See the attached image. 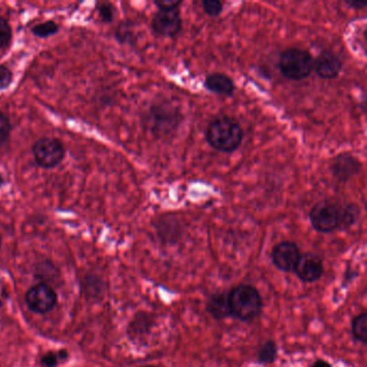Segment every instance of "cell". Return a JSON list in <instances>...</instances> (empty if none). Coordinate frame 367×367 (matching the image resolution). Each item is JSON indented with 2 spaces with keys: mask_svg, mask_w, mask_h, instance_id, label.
<instances>
[{
  "mask_svg": "<svg viewBox=\"0 0 367 367\" xmlns=\"http://www.w3.org/2000/svg\"><path fill=\"white\" fill-rule=\"evenodd\" d=\"M206 139L210 147L224 153L236 151L244 140V130L230 117H220L209 123Z\"/></svg>",
  "mask_w": 367,
  "mask_h": 367,
  "instance_id": "1",
  "label": "cell"
},
{
  "mask_svg": "<svg viewBox=\"0 0 367 367\" xmlns=\"http://www.w3.org/2000/svg\"><path fill=\"white\" fill-rule=\"evenodd\" d=\"M230 316L241 321H252L262 311V297L255 286L240 284L228 294Z\"/></svg>",
  "mask_w": 367,
  "mask_h": 367,
  "instance_id": "2",
  "label": "cell"
},
{
  "mask_svg": "<svg viewBox=\"0 0 367 367\" xmlns=\"http://www.w3.org/2000/svg\"><path fill=\"white\" fill-rule=\"evenodd\" d=\"M278 67L286 79L301 81L308 78L313 72V57L307 50L290 48L280 54Z\"/></svg>",
  "mask_w": 367,
  "mask_h": 367,
  "instance_id": "3",
  "label": "cell"
},
{
  "mask_svg": "<svg viewBox=\"0 0 367 367\" xmlns=\"http://www.w3.org/2000/svg\"><path fill=\"white\" fill-rule=\"evenodd\" d=\"M181 122L178 109L168 103L152 106L148 113L147 123L155 135H168Z\"/></svg>",
  "mask_w": 367,
  "mask_h": 367,
  "instance_id": "4",
  "label": "cell"
},
{
  "mask_svg": "<svg viewBox=\"0 0 367 367\" xmlns=\"http://www.w3.org/2000/svg\"><path fill=\"white\" fill-rule=\"evenodd\" d=\"M65 152L64 145L57 138H40L32 147L36 162L47 169L59 166L64 159Z\"/></svg>",
  "mask_w": 367,
  "mask_h": 367,
  "instance_id": "5",
  "label": "cell"
},
{
  "mask_svg": "<svg viewBox=\"0 0 367 367\" xmlns=\"http://www.w3.org/2000/svg\"><path fill=\"white\" fill-rule=\"evenodd\" d=\"M313 228L320 232H330L339 228V205L322 201L316 204L309 213Z\"/></svg>",
  "mask_w": 367,
  "mask_h": 367,
  "instance_id": "6",
  "label": "cell"
},
{
  "mask_svg": "<svg viewBox=\"0 0 367 367\" xmlns=\"http://www.w3.org/2000/svg\"><path fill=\"white\" fill-rule=\"evenodd\" d=\"M151 28L157 37H176L182 30L181 9L157 10L152 19Z\"/></svg>",
  "mask_w": 367,
  "mask_h": 367,
  "instance_id": "7",
  "label": "cell"
},
{
  "mask_svg": "<svg viewBox=\"0 0 367 367\" xmlns=\"http://www.w3.org/2000/svg\"><path fill=\"white\" fill-rule=\"evenodd\" d=\"M25 301L34 313H47L57 305V292L49 284H36L28 290L25 295Z\"/></svg>",
  "mask_w": 367,
  "mask_h": 367,
  "instance_id": "8",
  "label": "cell"
},
{
  "mask_svg": "<svg viewBox=\"0 0 367 367\" xmlns=\"http://www.w3.org/2000/svg\"><path fill=\"white\" fill-rule=\"evenodd\" d=\"M301 252L297 244L292 241H281L275 246L272 252V263L278 270L289 272L294 270L299 262Z\"/></svg>",
  "mask_w": 367,
  "mask_h": 367,
  "instance_id": "9",
  "label": "cell"
},
{
  "mask_svg": "<svg viewBox=\"0 0 367 367\" xmlns=\"http://www.w3.org/2000/svg\"><path fill=\"white\" fill-rule=\"evenodd\" d=\"M362 164L357 157L350 153H341L330 161V169L332 175L339 182H347L353 177L360 174Z\"/></svg>",
  "mask_w": 367,
  "mask_h": 367,
  "instance_id": "10",
  "label": "cell"
},
{
  "mask_svg": "<svg viewBox=\"0 0 367 367\" xmlns=\"http://www.w3.org/2000/svg\"><path fill=\"white\" fill-rule=\"evenodd\" d=\"M343 69V61L333 52L324 51L313 59V70L320 78L332 80L337 78Z\"/></svg>",
  "mask_w": 367,
  "mask_h": 367,
  "instance_id": "11",
  "label": "cell"
},
{
  "mask_svg": "<svg viewBox=\"0 0 367 367\" xmlns=\"http://www.w3.org/2000/svg\"><path fill=\"white\" fill-rule=\"evenodd\" d=\"M297 276L305 282H313L320 279L324 275V264L320 257L313 253L301 255L297 266L294 268Z\"/></svg>",
  "mask_w": 367,
  "mask_h": 367,
  "instance_id": "12",
  "label": "cell"
},
{
  "mask_svg": "<svg viewBox=\"0 0 367 367\" xmlns=\"http://www.w3.org/2000/svg\"><path fill=\"white\" fill-rule=\"evenodd\" d=\"M205 88L211 93L222 96H232L236 91L235 82L228 75L213 72L205 79Z\"/></svg>",
  "mask_w": 367,
  "mask_h": 367,
  "instance_id": "13",
  "label": "cell"
},
{
  "mask_svg": "<svg viewBox=\"0 0 367 367\" xmlns=\"http://www.w3.org/2000/svg\"><path fill=\"white\" fill-rule=\"evenodd\" d=\"M207 311L213 318L221 319L230 316V306H228V294H215L207 303Z\"/></svg>",
  "mask_w": 367,
  "mask_h": 367,
  "instance_id": "14",
  "label": "cell"
},
{
  "mask_svg": "<svg viewBox=\"0 0 367 367\" xmlns=\"http://www.w3.org/2000/svg\"><path fill=\"white\" fill-rule=\"evenodd\" d=\"M360 217V208L355 204L339 205V228H348L353 226Z\"/></svg>",
  "mask_w": 367,
  "mask_h": 367,
  "instance_id": "15",
  "label": "cell"
},
{
  "mask_svg": "<svg viewBox=\"0 0 367 367\" xmlns=\"http://www.w3.org/2000/svg\"><path fill=\"white\" fill-rule=\"evenodd\" d=\"M153 324V317L150 313H138L130 324V334H132L135 337L145 335L149 333Z\"/></svg>",
  "mask_w": 367,
  "mask_h": 367,
  "instance_id": "16",
  "label": "cell"
},
{
  "mask_svg": "<svg viewBox=\"0 0 367 367\" xmlns=\"http://www.w3.org/2000/svg\"><path fill=\"white\" fill-rule=\"evenodd\" d=\"M353 335L355 339L359 340L362 344L367 343V315L361 313L355 317L353 321Z\"/></svg>",
  "mask_w": 367,
  "mask_h": 367,
  "instance_id": "17",
  "label": "cell"
},
{
  "mask_svg": "<svg viewBox=\"0 0 367 367\" xmlns=\"http://www.w3.org/2000/svg\"><path fill=\"white\" fill-rule=\"evenodd\" d=\"M59 30V25L57 23L53 22V21H48V22L41 23V24L34 26L32 32L37 37L48 38L57 34Z\"/></svg>",
  "mask_w": 367,
  "mask_h": 367,
  "instance_id": "18",
  "label": "cell"
},
{
  "mask_svg": "<svg viewBox=\"0 0 367 367\" xmlns=\"http://www.w3.org/2000/svg\"><path fill=\"white\" fill-rule=\"evenodd\" d=\"M277 357V346L275 341H267L264 344L259 353V361L264 364H272Z\"/></svg>",
  "mask_w": 367,
  "mask_h": 367,
  "instance_id": "19",
  "label": "cell"
},
{
  "mask_svg": "<svg viewBox=\"0 0 367 367\" xmlns=\"http://www.w3.org/2000/svg\"><path fill=\"white\" fill-rule=\"evenodd\" d=\"M12 37V30L7 20L0 17V49L7 47Z\"/></svg>",
  "mask_w": 367,
  "mask_h": 367,
  "instance_id": "20",
  "label": "cell"
},
{
  "mask_svg": "<svg viewBox=\"0 0 367 367\" xmlns=\"http://www.w3.org/2000/svg\"><path fill=\"white\" fill-rule=\"evenodd\" d=\"M201 6L206 14L209 17H219L223 11V3L219 0H204Z\"/></svg>",
  "mask_w": 367,
  "mask_h": 367,
  "instance_id": "21",
  "label": "cell"
},
{
  "mask_svg": "<svg viewBox=\"0 0 367 367\" xmlns=\"http://www.w3.org/2000/svg\"><path fill=\"white\" fill-rule=\"evenodd\" d=\"M68 357V355H67V353L65 350L59 351V353L50 351V353H48L47 355H44L43 357H41V364L43 365L44 367H55L59 364V361L61 360V357Z\"/></svg>",
  "mask_w": 367,
  "mask_h": 367,
  "instance_id": "22",
  "label": "cell"
},
{
  "mask_svg": "<svg viewBox=\"0 0 367 367\" xmlns=\"http://www.w3.org/2000/svg\"><path fill=\"white\" fill-rule=\"evenodd\" d=\"M11 132V124L9 119L0 112V146H3L9 139Z\"/></svg>",
  "mask_w": 367,
  "mask_h": 367,
  "instance_id": "23",
  "label": "cell"
},
{
  "mask_svg": "<svg viewBox=\"0 0 367 367\" xmlns=\"http://www.w3.org/2000/svg\"><path fill=\"white\" fill-rule=\"evenodd\" d=\"M13 81L12 71L8 67L0 65V90L9 88Z\"/></svg>",
  "mask_w": 367,
  "mask_h": 367,
  "instance_id": "24",
  "label": "cell"
},
{
  "mask_svg": "<svg viewBox=\"0 0 367 367\" xmlns=\"http://www.w3.org/2000/svg\"><path fill=\"white\" fill-rule=\"evenodd\" d=\"M97 9L103 22L109 23L113 20V17H115V8L110 3H99Z\"/></svg>",
  "mask_w": 367,
  "mask_h": 367,
  "instance_id": "25",
  "label": "cell"
},
{
  "mask_svg": "<svg viewBox=\"0 0 367 367\" xmlns=\"http://www.w3.org/2000/svg\"><path fill=\"white\" fill-rule=\"evenodd\" d=\"M155 5L159 8V10H170L175 8H180L182 1L180 0H161V1H155Z\"/></svg>",
  "mask_w": 367,
  "mask_h": 367,
  "instance_id": "26",
  "label": "cell"
},
{
  "mask_svg": "<svg viewBox=\"0 0 367 367\" xmlns=\"http://www.w3.org/2000/svg\"><path fill=\"white\" fill-rule=\"evenodd\" d=\"M346 3L348 6H350V7L355 8V9H363L367 6L366 3H357V1H347Z\"/></svg>",
  "mask_w": 367,
  "mask_h": 367,
  "instance_id": "27",
  "label": "cell"
},
{
  "mask_svg": "<svg viewBox=\"0 0 367 367\" xmlns=\"http://www.w3.org/2000/svg\"><path fill=\"white\" fill-rule=\"evenodd\" d=\"M311 367H332V365L326 362V361L318 360L317 362L313 363Z\"/></svg>",
  "mask_w": 367,
  "mask_h": 367,
  "instance_id": "28",
  "label": "cell"
},
{
  "mask_svg": "<svg viewBox=\"0 0 367 367\" xmlns=\"http://www.w3.org/2000/svg\"><path fill=\"white\" fill-rule=\"evenodd\" d=\"M140 367H155V366H152V365H145V366H140Z\"/></svg>",
  "mask_w": 367,
  "mask_h": 367,
  "instance_id": "29",
  "label": "cell"
},
{
  "mask_svg": "<svg viewBox=\"0 0 367 367\" xmlns=\"http://www.w3.org/2000/svg\"><path fill=\"white\" fill-rule=\"evenodd\" d=\"M0 247H1V238H0Z\"/></svg>",
  "mask_w": 367,
  "mask_h": 367,
  "instance_id": "30",
  "label": "cell"
}]
</instances>
